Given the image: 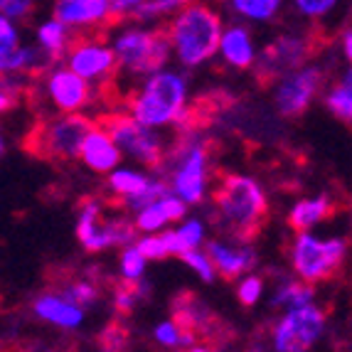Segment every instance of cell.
Returning <instances> with one entry per match:
<instances>
[{
	"label": "cell",
	"instance_id": "1",
	"mask_svg": "<svg viewBox=\"0 0 352 352\" xmlns=\"http://www.w3.org/2000/svg\"><path fill=\"white\" fill-rule=\"evenodd\" d=\"M210 195L217 224L232 239H256L269 217V197L261 182L241 173H222Z\"/></svg>",
	"mask_w": 352,
	"mask_h": 352
},
{
	"label": "cell",
	"instance_id": "2",
	"mask_svg": "<svg viewBox=\"0 0 352 352\" xmlns=\"http://www.w3.org/2000/svg\"><path fill=\"white\" fill-rule=\"evenodd\" d=\"M165 35L170 40L175 59L185 69L207 65L219 52L222 15L207 0H190L175 15L168 18Z\"/></svg>",
	"mask_w": 352,
	"mask_h": 352
},
{
	"label": "cell",
	"instance_id": "3",
	"mask_svg": "<svg viewBox=\"0 0 352 352\" xmlns=\"http://www.w3.org/2000/svg\"><path fill=\"white\" fill-rule=\"evenodd\" d=\"M210 163V143L202 141L200 133H195V131H182L175 143H170L168 148V155H165L158 175L168 180L170 190L182 202H188V207L205 205L212 177Z\"/></svg>",
	"mask_w": 352,
	"mask_h": 352
},
{
	"label": "cell",
	"instance_id": "4",
	"mask_svg": "<svg viewBox=\"0 0 352 352\" xmlns=\"http://www.w3.org/2000/svg\"><path fill=\"white\" fill-rule=\"evenodd\" d=\"M188 76L163 67L143 79V87L129 99V113L153 129H168L188 118Z\"/></svg>",
	"mask_w": 352,
	"mask_h": 352
},
{
	"label": "cell",
	"instance_id": "5",
	"mask_svg": "<svg viewBox=\"0 0 352 352\" xmlns=\"http://www.w3.org/2000/svg\"><path fill=\"white\" fill-rule=\"evenodd\" d=\"M118 74L146 79L170 62V40L163 28H124L113 37Z\"/></svg>",
	"mask_w": 352,
	"mask_h": 352
},
{
	"label": "cell",
	"instance_id": "6",
	"mask_svg": "<svg viewBox=\"0 0 352 352\" xmlns=\"http://www.w3.org/2000/svg\"><path fill=\"white\" fill-rule=\"evenodd\" d=\"M94 126V118L82 116L79 111L62 113L57 118L40 121L25 138V148L37 158L52 160V163H69L79 158L84 138Z\"/></svg>",
	"mask_w": 352,
	"mask_h": 352
},
{
	"label": "cell",
	"instance_id": "7",
	"mask_svg": "<svg viewBox=\"0 0 352 352\" xmlns=\"http://www.w3.org/2000/svg\"><path fill=\"white\" fill-rule=\"evenodd\" d=\"M347 258V241L342 236H330L320 239L311 232H296L291 249H288V261L294 274L305 283H323L340 271Z\"/></svg>",
	"mask_w": 352,
	"mask_h": 352
},
{
	"label": "cell",
	"instance_id": "8",
	"mask_svg": "<svg viewBox=\"0 0 352 352\" xmlns=\"http://www.w3.org/2000/svg\"><path fill=\"white\" fill-rule=\"evenodd\" d=\"M109 135H111L116 146L121 148L124 155L138 160L146 168L158 173L163 168V160L168 155V138L160 133V129H153V126H146L141 121H135L131 113H121V111H111L101 116L99 121Z\"/></svg>",
	"mask_w": 352,
	"mask_h": 352
},
{
	"label": "cell",
	"instance_id": "9",
	"mask_svg": "<svg viewBox=\"0 0 352 352\" xmlns=\"http://www.w3.org/2000/svg\"><path fill=\"white\" fill-rule=\"evenodd\" d=\"M76 239L84 252L99 254L133 244L138 239V229L126 214H106L101 200H84L76 217Z\"/></svg>",
	"mask_w": 352,
	"mask_h": 352
},
{
	"label": "cell",
	"instance_id": "10",
	"mask_svg": "<svg viewBox=\"0 0 352 352\" xmlns=\"http://www.w3.org/2000/svg\"><path fill=\"white\" fill-rule=\"evenodd\" d=\"M318 50V40L305 32H281L266 45L258 57L254 59V76L258 84H274L288 72L298 69L305 62H311Z\"/></svg>",
	"mask_w": 352,
	"mask_h": 352
},
{
	"label": "cell",
	"instance_id": "11",
	"mask_svg": "<svg viewBox=\"0 0 352 352\" xmlns=\"http://www.w3.org/2000/svg\"><path fill=\"white\" fill-rule=\"evenodd\" d=\"M325 325H328V316L323 308L313 303L283 311V316L271 325V347L278 352L311 350L323 338Z\"/></svg>",
	"mask_w": 352,
	"mask_h": 352
},
{
	"label": "cell",
	"instance_id": "12",
	"mask_svg": "<svg viewBox=\"0 0 352 352\" xmlns=\"http://www.w3.org/2000/svg\"><path fill=\"white\" fill-rule=\"evenodd\" d=\"M274 87V104L276 111L283 118H298L303 116L323 91L325 84V69L320 65L305 62L298 69L288 72L281 79H276Z\"/></svg>",
	"mask_w": 352,
	"mask_h": 352
},
{
	"label": "cell",
	"instance_id": "13",
	"mask_svg": "<svg viewBox=\"0 0 352 352\" xmlns=\"http://www.w3.org/2000/svg\"><path fill=\"white\" fill-rule=\"evenodd\" d=\"M65 62L72 72L94 84H111L118 76L116 52H113V47L104 45L99 37L72 35L69 47L65 52Z\"/></svg>",
	"mask_w": 352,
	"mask_h": 352
},
{
	"label": "cell",
	"instance_id": "14",
	"mask_svg": "<svg viewBox=\"0 0 352 352\" xmlns=\"http://www.w3.org/2000/svg\"><path fill=\"white\" fill-rule=\"evenodd\" d=\"M47 99L59 113H76L94 101V87L69 67H57L45 79Z\"/></svg>",
	"mask_w": 352,
	"mask_h": 352
},
{
	"label": "cell",
	"instance_id": "15",
	"mask_svg": "<svg viewBox=\"0 0 352 352\" xmlns=\"http://www.w3.org/2000/svg\"><path fill=\"white\" fill-rule=\"evenodd\" d=\"M207 256H210L212 266L224 281H236L244 274L258 264V256L254 252L252 241H239V239H210L205 247Z\"/></svg>",
	"mask_w": 352,
	"mask_h": 352
},
{
	"label": "cell",
	"instance_id": "16",
	"mask_svg": "<svg viewBox=\"0 0 352 352\" xmlns=\"http://www.w3.org/2000/svg\"><path fill=\"white\" fill-rule=\"evenodd\" d=\"M121 155H124L121 148L116 146V141L109 135L104 126H94L89 131L82 143V151H79V160L84 163V168H89L96 175H104V173H111L113 168H118Z\"/></svg>",
	"mask_w": 352,
	"mask_h": 352
},
{
	"label": "cell",
	"instance_id": "17",
	"mask_svg": "<svg viewBox=\"0 0 352 352\" xmlns=\"http://www.w3.org/2000/svg\"><path fill=\"white\" fill-rule=\"evenodd\" d=\"M54 18L67 28H91V25H116L109 0H57Z\"/></svg>",
	"mask_w": 352,
	"mask_h": 352
},
{
	"label": "cell",
	"instance_id": "18",
	"mask_svg": "<svg viewBox=\"0 0 352 352\" xmlns=\"http://www.w3.org/2000/svg\"><path fill=\"white\" fill-rule=\"evenodd\" d=\"M133 224L138 232L143 234H151V232H160L170 222H177L188 214V202H182L175 192H165L160 195L158 200L148 202L146 207H141L138 212H133Z\"/></svg>",
	"mask_w": 352,
	"mask_h": 352
},
{
	"label": "cell",
	"instance_id": "19",
	"mask_svg": "<svg viewBox=\"0 0 352 352\" xmlns=\"http://www.w3.org/2000/svg\"><path fill=\"white\" fill-rule=\"evenodd\" d=\"M32 311L40 320L59 330H76L84 323V308L74 305L59 294H42L32 303Z\"/></svg>",
	"mask_w": 352,
	"mask_h": 352
},
{
	"label": "cell",
	"instance_id": "20",
	"mask_svg": "<svg viewBox=\"0 0 352 352\" xmlns=\"http://www.w3.org/2000/svg\"><path fill=\"white\" fill-rule=\"evenodd\" d=\"M219 54L232 69L247 72L254 67L256 59V47H254V37L249 32L247 25H229L227 30H222L219 37Z\"/></svg>",
	"mask_w": 352,
	"mask_h": 352
},
{
	"label": "cell",
	"instance_id": "21",
	"mask_svg": "<svg viewBox=\"0 0 352 352\" xmlns=\"http://www.w3.org/2000/svg\"><path fill=\"white\" fill-rule=\"evenodd\" d=\"M173 318L182 328L195 330L197 335H205L217 328V318L212 316V311L202 303V298L192 294H182L173 300Z\"/></svg>",
	"mask_w": 352,
	"mask_h": 352
},
{
	"label": "cell",
	"instance_id": "22",
	"mask_svg": "<svg viewBox=\"0 0 352 352\" xmlns=\"http://www.w3.org/2000/svg\"><path fill=\"white\" fill-rule=\"evenodd\" d=\"M335 214V202L330 200L328 195H316V197H303L298 200L291 212H288V227L294 232H303V229H313L320 222L330 219Z\"/></svg>",
	"mask_w": 352,
	"mask_h": 352
},
{
	"label": "cell",
	"instance_id": "23",
	"mask_svg": "<svg viewBox=\"0 0 352 352\" xmlns=\"http://www.w3.org/2000/svg\"><path fill=\"white\" fill-rule=\"evenodd\" d=\"M316 300V288L313 283L296 281V278H283L278 281L276 291L271 296V308H278V311H291V308H298V305L313 303Z\"/></svg>",
	"mask_w": 352,
	"mask_h": 352
},
{
	"label": "cell",
	"instance_id": "24",
	"mask_svg": "<svg viewBox=\"0 0 352 352\" xmlns=\"http://www.w3.org/2000/svg\"><path fill=\"white\" fill-rule=\"evenodd\" d=\"M323 104L342 124H352V65L342 72V76L325 91Z\"/></svg>",
	"mask_w": 352,
	"mask_h": 352
},
{
	"label": "cell",
	"instance_id": "25",
	"mask_svg": "<svg viewBox=\"0 0 352 352\" xmlns=\"http://www.w3.org/2000/svg\"><path fill=\"white\" fill-rule=\"evenodd\" d=\"M135 247L146 254V258L163 261L168 256H180L182 244L177 239L175 229H163V232H151V234L135 239Z\"/></svg>",
	"mask_w": 352,
	"mask_h": 352
},
{
	"label": "cell",
	"instance_id": "26",
	"mask_svg": "<svg viewBox=\"0 0 352 352\" xmlns=\"http://www.w3.org/2000/svg\"><path fill=\"white\" fill-rule=\"evenodd\" d=\"M229 6L249 23H274L281 15L286 0H229Z\"/></svg>",
	"mask_w": 352,
	"mask_h": 352
},
{
	"label": "cell",
	"instance_id": "27",
	"mask_svg": "<svg viewBox=\"0 0 352 352\" xmlns=\"http://www.w3.org/2000/svg\"><path fill=\"white\" fill-rule=\"evenodd\" d=\"M153 175L148 173H138V170H129V168H113L109 173V190L116 195L118 200H126V197H133V195L143 192V190L151 185Z\"/></svg>",
	"mask_w": 352,
	"mask_h": 352
},
{
	"label": "cell",
	"instance_id": "28",
	"mask_svg": "<svg viewBox=\"0 0 352 352\" xmlns=\"http://www.w3.org/2000/svg\"><path fill=\"white\" fill-rule=\"evenodd\" d=\"M151 296V286L143 278L138 281H124L113 288V308L118 316H131L135 311V305Z\"/></svg>",
	"mask_w": 352,
	"mask_h": 352
},
{
	"label": "cell",
	"instance_id": "29",
	"mask_svg": "<svg viewBox=\"0 0 352 352\" xmlns=\"http://www.w3.org/2000/svg\"><path fill=\"white\" fill-rule=\"evenodd\" d=\"M69 28L65 23H59L57 18L47 20V23H42L40 30H37V45L45 47L47 52H52L57 59L65 57L67 47H69Z\"/></svg>",
	"mask_w": 352,
	"mask_h": 352
},
{
	"label": "cell",
	"instance_id": "30",
	"mask_svg": "<svg viewBox=\"0 0 352 352\" xmlns=\"http://www.w3.org/2000/svg\"><path fill=\"white\" fill-rule=\"evenodd\" d=\"M188 3L190 0H143L141 6L131 10L129 18L135 23H158V20H168L170 15H175Z\"/></svg>",
	"mask_w": 352,
	"mask_h": 352
},
{
	"label": "cell",
	"instance_id": "31",
	"mask_svg": "<svg viewBox=\"0 0 352 352\" xmlns=\"http://www.w3.org/2000/svg\"><path fill=\"white\" fill-rule=\"evenodd\" d=\"M57 294L65 296L67 300H72V303L79 305V308H91V305H96V300H99L101 291H99V286L91 283L89 278H72V281L59 286Z\"/></svg>",
	"mask_w": 352,
	"mask_h": 352
},
{
	"label": "cell",
	"instance_id": "32",
	"mask_svg": "<svg viewBox=\"0 0 352 352\" xmlns=\"http://www.w3.org/2000/svg\"><path fill=\"white\" fill-rule=\"evenodd\" d=\"M291 3H294V10L300 18L313 25L325 23L340 6V0H291Z\"/></svg>",
	"mask_w": 352,
	"mask_h": 352
},
{
	"label": "cell",
	"instance_id": "33",
	"mask_svg": "<svg viewBox=\"0 0 352 352\" xmlns=\"http://www.w3.org/2000/svg\"><path fill=\"white\" fill-rule=\"evenodd\" d=\"M118 266H121V276H124V281H138V278L146 276L148 258L135 244H126L121 256H118Z\"/></svg>",
	"mask_w": 352,
	"mask_h": 352
},
{
	"label": "cell",
	"instance_id": "34",
	"mask_svg": "<svg viewBox=\"0 0 352 352\" xmlns=\"http://www.w3.org/2000/svg\"><path fill=\"white\" fill-rule=\"evenodd\" d=\"M180 261L185 266H190V269H192L205 283H212L214 278H217V271H214V266H212L210 256H207V252H202L200 247L185 249V252L180 254Z\"/></svg>",
	"mask_w": 352,
	"mask_h": 352
},
{
	"label": "cell",
	"instance_id": "35",
	"mask_svg": "<svg viewBox=\"0 0 352 352\" xmlns=\"http://www.w3.org/2000/svg\"><path fill=\"white\" fill-rule=\"evenodd\" d=\"M264 288H266V278L258 276V274H244L236 286V298L244 308H254V305L261 300L264 296Z\"/></svg>",
	"mask_w": 352,
	"mask_h": 352
},
{
	"label": "cell",
	"instance_id": "36",
	"mask_svg": "<svg viewBox=\"0 0 352 352\" xmlns=\"http://www.w3.org/2000/svg\"><path fill=\"white\" fill-rule=\"evenodd\" d=\"M177 239L182 244V252L185 249H195L205 244V222L202 219H188L180 229H175Z\"/></svg>",
	"mask_w": 352,
	"mask_h": 352
},
{
	"label": "cell",
	"instance_id": "37",
	"mask_svg": "<svg viewBox=\"0 0 352 352\" xmlns=\"http://www.w3.org/2000/svg\"><path fill=\"white\" fill-rule=\"evenodd\" d=\"M18 47H20L18 30H15V25H12V20L8 18V15L0 12V57L12 52V50H18Z\"/></svg>",
	"mask_w": 352,
	"mask_h": 352
},
{
	"label": "cell",
	"instance_id": "38",
	"mask_svg": "<svg viewBox=\"0 0 352 352\" xmlns=\"http://www.w3.org/2000/svg\"><path fill=\"white\" fill-rule=\"evenodd\" d=\"M0 12L10 20H28L35 12V0H0Z\"/></svg>",
	"mask_w": 352,
	"mask_h": 352
},
{
	"label": "cell",
	"instance_id": "39",
	"mask_svg": "<svg viewBox=\"0 0 352 352\" xmlns=\"http://www.w3.org/2000/svg\"><path fill=\"white\" fill-rule=\"evenodd\" d=\"M101 345L106 347V350H121V347H126V340H129V333H126L124 328H121V323H111L109 328L101 333Z\"/></svg>",
	"mask_w": 352,
	"mask_h": 352
},
{
	"label": "cell",
	"instance_id": "40",
	"mask_svg": "<svg viewBox=\"0 0 352 352\" xmlns=\"http://www.w3.org/2000/svg\"><path fill=\"white\" fill-rule=\"evenodd\" d=\"M109 3H111V12H113V18H116V23H118V20L129 18L131 10L141 6L143 0H109Z\"/></svg>",
	"mask_w": 352,
	"mask_h": 352
},
{
	"label": "cell",
	"instance_id": "41",
	"mask_svg": "<svg viewBox=\"0 0 352 352\" xmlns=\"http://www.w3.org/2000/svg\"><path fill=\"white\" fill-rule=\"evenodd\" d=\"M20 104V94L15 91H0V113H8Z\"/></svg>",
	"mask_w": 352,
	"mask_h": 352
},
{
	"label": "cell",
	"instance_id": "42",
	"mask_svg": "<svg viewBox=\"0 0 352 352\" xmlns=\"http://www.w3.org/2000/svg\"><path fill=\"white\" fill-rule=\"evenodd\" d=\"M340 45H342V54H345V59L352 65V28L342 32V42H340Z\"/></svg>",
	"mask_w": 352,
	"mask_h": 352
},
{
	"label": "cell",
	"instance_id": "43",
	"mask_svg": "<svg viewBox=\"0 0 352 352\" xmlns=\"http://www.w3.org/2000/svg\"><path fill=\"white\" fill-rule=\"evenodd\" d=\"M6 155V141H3V135H0V158Z\"/></svg>",
	"mask_w": 352,
	"mask_h": 352
}]
</instances>
